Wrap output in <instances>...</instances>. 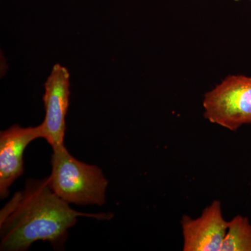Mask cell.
I'll return each instance as SVG.
<instances>
[{
    "mask_svg": "<svg viewBox=\"0 0 251 251\" xmlns=\"http://www.w3.org/2000/svg\"><path fill=\"white\" fill-rule=\"evenodd\" d=\"M80 216L109 220L112 214L74 210L54 192L49 177L28 179L24 189L15 193L0 211V250L25 251L37 241L61 249L68 231Z\"/></svg>",
    "mask_w": 251,
    "mask_h": 251,
    "instance_id": "obj_1",
    "label": "cell"
},
{
    "mask_svg": "<svg viewBox=\"0 0 251 251\" xmlns=\"http://www.w3.org/2000/svg\"><path fill=\"white\" fill-rule=\"evenodd\" d=\"M52 151L49 180L54 192L69 204L103 205L108 181L101 169L78 161L64 145Z\"/></svg>",
    "mask_w": 251,
    "mask_h": 251,
    "instance_id": "obj_2",
    "label": "cell"
},
{
    "mask_svg": "<svg viewBox=\"0 0 251 251\" xmlns=\"http://www.w3.org/2000/svg\"><path fill=\"white\" fill-rule=\"evenodd\" d=\"M203 106L206 120L232 131L251 124V77L229 75L205 94Z\"/></svg>",
    "mask_w": 251,
    "mask_h": 251,
    "instance_id": "obj_3",
    "label": "cell"
},
{
    "mask_svg": "<svg viewBox=\"0 0 251 251\" xmlns=\"http://www.w3.org/2000/svg\"><path fill=\"white\" fill-rule=\"evenodd\" d=\"M43 101L46 115L41 124L43 138L52 148L64 146L66 116L70 100V74L67 68L56 64L44 84Z\"/></svg>",
    "mask_w": 251,
    "mask_h": 251,
    "instance_id": "obj_4",
    "label": "cell"
},
{
    "mask_svg": "<svg viewBox=\"0 0 251 251\" xmlns=\"http://www.w3.org/2000/svg\"><path fill=\"white\" fill-rule=\"evenodd\" d=\"M184 251H220L228 221L223 216L219 201H213L197 219L184 215L181 220Z\"/></svg>",
    "mask_w": 251,
    "mask_h": 251,
    "instance_id": "obj_5",
    "label": "cell"
},
{
    "mask_svg": "<svg viewBox=\"0 0 251 251\" xmlns=\"http://www.w3.org/2000/svg\"><path fill=\"white\" fill-rule=\"evenodd\" d=\"M43 138L41 126L23 128L17 125L0 133V198L5 199L11 184L23 174V153L27 145Z\"/></svg>",
    "mask_w": 251,
    "mask_h": 251,
    "instance_id": "obj_6",
    "label": "cell"
},
{
    "mask_svg": "<svg viewBox=\"0 0 251 251\" xmlns=\"http://www.w3.org/2000/svg\"><path fill=\"white\" fill-rule=\"evenodd\" d=\"M220 251H251V224L247 217L237 215L228 221Z\"/></svg>",
    "mask_w": 251,
    "mask_h": 251,
    "instance_id": "obj_7",
    "label": "cell"
},
{
    "mask_svg": "<svg viewBox=\"0 0 251 251\" xmlns=\"http://www.w3.org/2000/svg\"><path fill=\"white\" fill-rule=\"evenodd\" d=\"M250 1H251V0H250Z\"/></svg>",
    "mask_w": 251,
    "mask_h": 251,
    "instance_id": "obj_8",
    "label": "cell"
}]
</instances>
